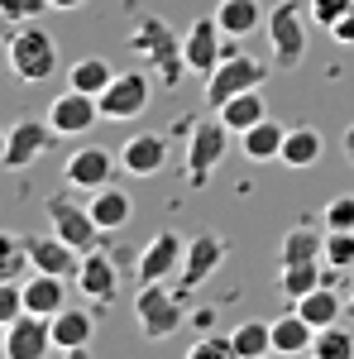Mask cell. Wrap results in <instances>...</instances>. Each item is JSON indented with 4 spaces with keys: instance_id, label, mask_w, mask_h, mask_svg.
Wrapping results in <instances>:
<instances>
[{
    "instance_id": "5b68a950",
    "label": "cell",
    "mask_w": 354,
    "mask_h": 359,
    "mask_svg": "<svg viewBox=\"0 0 354 359\" xmlns=\"http://www.w3.org/2000/svg\"><path fill=\"white\" fill-rule=\"evenodd\" d=\"M268 67L273 62H259V57H249V53H225L216 67H211V77H206V106L220 111L230 96L264 86L268 82Z\"/></svg>"
},
{
    "instance_id": "74e56055",
    "label": "cell",
    "mask_w": 354,
    "mask_h": 359,
    "mask_svg": "<svg viewBox=\"0 0 354 359\" xmlns=\"http://www.w3.org/2000/svg\"><path fill=\"white\" fill-rule=\"evenodd\" d=\"M43 10H53V5L48 0H0V15L15 20V25H34Z\"/></svg>"
},
{
    "instance_id": "7402d4cb",
    "label": "cell",
    "mask_w": 354,
    "mask_h": 359,
    "mask_svg": "<svg viewBox=\"0 0 354 359\" xmlns=\"http://www.w3.org/2000/svg\"><path fill=\"white\" fill-rule=\"evenodd\" d=\"M216 115L225 120V130L240 139L245 130H254L259 120H268V101H264V86H254V91H240V96H230V101H225Z\"/></svg>"
},
{
    "instance_id": "8d00e7d4",
    "label": "cell",
    "mask_w": 354,
    "mask_h": 359,
    "mask_svg": "<svg viewBox=\"0 0 354 359\" xmlns=\"http://www.w3.org/2000/svg\"><path fill=\"white\" fill-rule=\"evenodd\" d=\"M321 221H326V230H354V196H330Z\"/></svg>"
},
{
    "instance_id": "c3c4849f",
    "label": "cell",
    "mask_w": 354,
    "mask_h": 359,
    "mask_svg": "<svg viewBox=\"0 0 354 359\" xmlns=\"http://www.w3.org/2000/svg\"><path fill=\"white\" fill-rule=\"evenodd\" d=\"M259 359H273V355H259Z\"/></svg>"
},
{
    "instance_id": "83f0119b",
    "label": "cell",
    "mask_w": 354,
    "mask_h": 359,
    "mask_svg": "<svg viewBox=\"0 0 354 359\" xmlns=\"http://www.w3.org/2000/svg\"><path fill=\"white\" fill-rule=\"evenodd\" d=\"M292 306H297V311L311 321V326H316V331H326V326H335V321L345 316V302H340V292H335L330 283L311 287V292H306V297H297Z\"/></svg>"
},
{
    "instance_id": "4fadbf2b",
    "label": "cell",
    "mask_w": 354,
    "mask_h": 359,
    "mask_svg": "<svg viewBox=\"0 0 354 359\" xmlns=\"http://www.w3.org/2000/svg\"><path fill=\"white\" fill-rule=\"evenodd\" d=\"M20 240H25V254H29V269H34V273L77 278V264H82V254L67 245V240H57L53 230H48V235H20Z\"/></svg>"
},
{
    "instance_id": "cb8c5ba5",
    "label": "cell",
    "mask_w": 354,
    "mask_h": 359,
    "mask_svg": "<svg viewBox=\"0 0 354 359\" xmlns=\"http://www.w3.org/2000/svg\"><path fill=\"white\" fill-rule=\"evenodd\" d=\"M268 10L259 0H220L216 5V25L225 29V39H249L254 29H264Z\"/></svg>"
},
{
    "instance_id": "8fae6325",
    "label": "cell",
    "mask_w": 354,
    "mask_h": 359,
    "mask_svg": "<svg viewBox=\"0 0 354 359\" xmlns=\"http://www.w3.org/2000/svg\"><path fill=\"white\" fill-rule=\"evenodd\" d=\"M182 249H187V240H182L177 230H158V235L144 245V254H139V264H135L139 283H172L177 269H182Z\"/></svg>"
},
{
    "instance_id": "4316f807",
    "label": "cell",
    "mask_w": 354,
    "mask_h": 359,
    "mask_svg": "<svg viewBox=\"0 0 354 359\" xmlns=\"http://www.w3.org/2000/svg\"><path fill=\"white\" fill-rule=\"evenodd\" d=\"M326 254V235L316 225H292L278 245V264H316Z\"/></svg>"
},
{
    "instance_id": "603a6c76",
    "label": "cell",
    "mask_w": 354,
    "mask_h": 359,
    "mask_svg": "<svg viewBox=\"0 0 354 359\" xmlns=\"http://www.w3.org/2000/svg\"><path fill=\"white\" fill-rule=\"evenodd\" d=\"M311 340H316V326L301 316L297 306L273 321V355H311Z\"/></svg>"
},
{
    "instance_id": "2e32d148",
    "label": "cell",
    "mask_w": 354,
    "mask_h": 359,
    "mask_svg": "<svg viewBox=\"0 0 354 359\" xmlns=\"http://www.w3.org/2000/svg\"><path fill=\"white\" fill-rule=\"evenodd\" d=\"M77 292L91 297V302H101V306L115 302V292H120V273H115V259H110V254H101V249L82 254V264H77Z\"/></svg>"
},
{
    "instance_id": "d6986e66",
    "label": "cell",
    "mask_w": 354,
    "mask_h": 359,
    "mask_svg": "<svg viewBox=\"0 0 354 359\" xmlns=\"http://www.w3.org/2000/svg\"><path fill=\"white\" fill-rule=\"evenodd\" d=\"M86 211H91V221L101 225V235H115V230H125V225H130L135 201L120 192L115 182H106V187H96V192L86 196Z\"/></svg>"
},
{
    "instance_id": "6da1fadb",
    "label": "cell",
    "mask_w": 354,
    "mask_h": 359,
    "mask_svg": "<svg viewBox=\"0 0 354 359\" xmlns=\"http://www.w3.org/2000/svg\"><path fill=\"white\" fill-rule=\"evenodd\" d=\"M130 53L154 72V82L163 86H177L182 77H187V53H182V39L172 34V25L168 20H158V15H144L135 29H130Z\"/></svg>"
},
{
    "instance_id": "9c48e42d",
    "label": "cell",
    "mask_w": 354,
    "mask_h": 359,
    "mask_svg": "<svg viewBox=\"0 0 354 359\" xmlns=\"http://www.w3.org/2000/svg\"><path fill=\"white\" fill-rule=\"evenodd\" d=\"M149 91H154V72L149 67H130V72H115V82L96 96L101 120H135L149 111Z\"/></svg>"
},
{
    "instance_id": "ac0fdd59",
    "label": "cell",
    "mask_w": 354,
    "mask_h": 359,
    "mask_svg": "<svg viewBox=\"0 0 354 359\" xmlns=\"http://www.w3.org/2000/svg\"><path fill=\"white\" fill-rule=\"evenodd\" d=\"M163 163H168V135H158V130L125 139V149H120V168L130 177H154V172H163Z\"/></svg>"
},
{
    "instance_id": "e0dca14e",
    "label": "cell",
    "mask_w": 354,
    "mask_h": 359,
    "mask_svg": "<svg viewBox=\"0 0 354 359\" xmlns=\"http://www.w3.org/2000/svg\"><path fill=\"white\" fill-rule=\"evenodd\" d=\"M62 177H67V187H77V192H96V187H106L110 177H115V154L110 149H77L67 168H62Z\"/></svg>"
},
{
    "instance_id": "f35d334b",
    "label": "cell",
    "mask_w": 354,
    "mask_h": 359,
    "mask_svg": "<svg viewBox=\"0 0 354 359\" xmlns=\"http://www.w3.org/2000/svg\"><path fill=\"white\" fill-rule=\"evenodd\" d=\"M354 0H306V10H311V25H321V29H330L345 10H350Z\"/></svg>"
},
{
    "instance_id": "7c38bea8",
    "label": "cell",
    "mask_w": 354,
    "mask_h": 359,
    "mask_svg": "<svg viewBox=\"0 0 354 359\" xmlns=\"http://www.w3.org/2000/svg\"><path fill=\"white\" fill-rule=\"evenodd\" d=\"M96 120H101V106H96V96H86V91H72V86H67L62 96L48 101V125H53L62 139L86 135Z\"/></svg>"
},
{
    "instance_id": "30bf717a",
    "label": "cell",
    "mask_w": 354,
    "mask_h": 359,
    "mask_svg": "<svg viewBox=\"0 0 354 359\" xmlns=\"http://www.w3.org/2000/svg\"><path fill=\"white\" fill-rule=\"evenodd\" d=\"M53 144H57V130L48 120H15V125L5 130V163L0 168L25 172V168H34Z\"/></svg>"
},
{
    "instance_id": "ab89813d",
    "label": "cell",
    "mask_w": 354,
    "mask_h": 359,
    "mask_svg": "<svg viewBox=\"0 0 354 359\" xmlns=\"http://www.w3.org/2000/svg\"><path fill=\"white\" fill-rule=\"evenodd\" d=\"M330 39H335V43H345V48H354V5L350 10H345V15H340V20H335V25L326 29Z\"/></svg>"
},
{
    "instance_id": "f546056e",
    "label": "cell",
    "mask_w": 354,
    "mask_h": 359,
    "mask_svg": "<svg viewBox=\"0 0 354 359\" xmlns=\"http://www.w3.org/2000/svg\"><path fill=\"white\" fill-rule=\"evenodd\" d=\"M110 82H115V67H110L101 53H91V57H82V62L67 67V86H72V91H86V96H101Z\"/></svg>"
},
{
    "instance_id": "836d02e7",
    "label": "cell",
    "mask_w": 354,
    "mask_h": 359,
    "mask_svg": "<svg viewBox=\"0 0 354 359\" xmlns=\"http://www.w3.org/2000/svg\"><path fill=\"white\" fill-rule=\"evenodd\" d=\"M25 269H29L25 240H20V235H10V230H0V283H5V278H20Z\"/></svg>"
},
{
    "instance_id": "ffe728a7",
    "label": "cell",
    "mask_w": 354,
    "mask_h": 359,
    "mask_svg": "<svg viewBox=\"0 0 354 359\" xmlns=\"http://www.w3.org/2000/svg\"><path fill=\"white\" fill-rule=\"evenodd\" d=\"M53 321V350H91L96 340V316L86 306H62Z\"/></svg>"
},
{
    "instance_id": "277c9868",
    "label": "cell",
    "mask_w": 354,
    "mask_h": 359,
    "mask_svg": "<svg viewBox=\"0 0 354 359\" xmlns=\"http://www.w3.org/2000/svg\"><path fill=\"white\" fill-rule=\"evenodd\" d=\"M306 20H311V10L297 5V0H278L268 10V43H273V67H282V72H292L301 67V57H306Z\"/></svg>"
},
{
    "instance_id": "7bdbcfd3",
    "label": "cell",
    "mask_w": 354,
    "mask_h": 359,
    "mask_svg": "<svg viewBox=\"0 0 354 359\" xmlns=\"http://www.w3.org/2000/svg\"><path fill=\"white\" fill-rule=\"evenodd\" d=\"M57 359H91V350H57Z\"/></svg>"
},
{
    "instance_id": "7a4b0ae2",
    "label": "cell",
    "mask_w": 354,
    "mask_h": 359,
    "mask_svg": "<svg viewBox=\"0 0 354 359\" xmlns=\"http://www.w3.org/2000/svg\"><path fill=\"white\" fill-rule=\"evenodd\" d=\"M5 67L15 82H48L57 72V43L48 29L39 25H20L10 39H5Z\"/></svg>"
},
{
    "instance_id": "5bb4252c",
    "label": "cell",
    "mask_w": 354,
    "mask_h": 359,
    "mask_svg": "<svg viewBox=\"0 0 354 359\" xmlns=\"http://www.w3.org/2000/svg\"><path fill=\"white\" fill-rule=\"evenodd\" d=\"M48 350H53V321L25 311V316L5 331V350H0V355L5 359H48Z\"/></svg>"
},
{
    "instance_id": "f6af8a7d",
    "label": "cell",
    "mask_w": 354,
    "mask_h": 359,
    "mask_svg": "<svg viewBox=\"0 0 354 359\" xmlns=\"http://www.w3.org/2000/svg\"><path fill=\"white\" fill-rule=\"evenodd\" d=\"M0 163H5V130H0Z\"/></svg>"
},
{
    "instance_id": "52a82bcc",
    "label": "cell",
    "mask_w": 354,
    "mask_h": 359,
    "mask_svg": "<svg viewBox=\"0 0 354 359\" xmlns=\"http://www.w3.org/2000/svg\"><path fill=\"white\" fill-rule=\"evenodd\" d=\"M43 216H48V230H53L57 240H67L77 254L101 249V225L91 221V211H86L82 201H72V196H48V201H43Z\"/></svg>"
},
{
    "instance_id": "4dcf8cb0",
    "label": "cell",
    "mask_w": 354,
    "mask_h": 359,
    "mask_svg": "<svg viewBox=\"0 0 354 359\" xmlns=\"http://www.w3.org/2000/svg\"><path fill=\"white\" fill-rule=\"evenodd\" d=\"M230 340H235L240 359L273 355V321H240V326L230 331Z\"/></svg>"
},
{
    "instance_id": "484cf974",
    "label": "cell",
    "mask_w": 354,
    "mask_h": 359,
    "mask_svg": "<svg viewBox=\"0 0 354 359\" xmlns=\"http://www.w3.org/2000/svg\"><path fill=\"white\" fill-rule=\"evenodd\" d=\"M282 139H287V130H282L278 120H259L254 130L240 135V154H245L249 163H273V158L282 154Z\"/></svg>"
},
{
    "instance_id": "bcb514c9",
    "label": "cell",
    "mask_w": 354,
    "mask_h": 359,
    "mask_svg": "<svg viewBox=\"0 0 354 359\" xmlns=\"http://www.w3.org/2000/svg\"><path fill=\"white\" fill-rule=\"evenodd\" d=\"M5 331H10V326H0V350H5Z\"/></svg>"
},
{
    "instance_id": "3957f363",
    "label": "cell",
    "mask_w": 354,
    "mask_h": 359,
    "mask_svg": "<svg viewBox=\"0 0 354 359\" xmlns=\"http://www.w3.org/2000/svg\"><path fill=\"white\" fill-rule=\"evenodd\" d=\"M135 321H139V335L149 345H163V340H172V335L187 326V311H182V297L168 283H139Z\"/></svg>"
},
{
    "instance_id": "ee69618b",
    "label": "cell",
    "mask_w": 354,
    "mask_h": 359,
    "mask_svg": "<svg viewBox=\"0 0 354 359\" xmlns=\"http://www.w3.org/2000/svg\"><path fill=\"white\" fill-rule=\"evenodd\" d=\"M345 158H350V163H354V125H350V130H345Z\"/></svg>"
},
{
    "instance_id": "60d3db41",
    "label": "cell",
    "mask_w": 354,
    "mask_h": 359,
    "mask_svg": "<svg viewBox=\"0 0 354 359\" xmlns=\"http://www.w3.org/2000/svg\"><path fill=\"white\" fill-rule=\"evenodd\" d=\"M191 326L211 331V326H216V306H201V311H191Z\"/></svg>"
},
{
    "instance_id": "1f68e13d",
    "label": "cell",
    "mask_w": 354,
    "mask_h": 359,
    "mask_svg": "<svg viewBox=\"0 0 354 359\" xmlns=\"http://www.w3.org/2000/svg\"><path fill=\"white\" fill-rule=\"evenodd\" d=\"M311 359H354V331H345L340 321L326 326V331H316V340H311Z\"/></svg>"
},
{
    "instance_id": "44dd1931",
    "label": "cell",
    "mask_w": 354,
    "mask_h": 359,
    "mask_svg": "<svg viewBox=\"0 0 354 359\" xmlns=\"http://www.w3.org/2000/svg\"><path fill=\"white\" fill-rule=\"evenodd\" d=\"M62 306H67V278L34 273V269H29V278H25V311H34V316H57Z\"/></svg>"
},
{
    "instance_id": "8992f818",
    "label": "cell",
    "mask_w": 354,
    "mask_h": 359,
    "mask_svg": "<svg viewBox=\"0 0 354 359\" xmlns=\"http://www.w3.org/2000/svg\"><path fill=\"white\" fill-rule=\"evenodd\" d=\"M230 130H225V120H196L187 130V182L191 187H206L211 182V172L225 163V154H230Z\"/></svg>"
},
{
    "instance_id": "ba28073f",
    "label": "cell",
    "mask_w": 354,
    "mask_h": 359,
    "mask_svg": "<svg viewBox=\"0 0 354 359\" xmlns=\"http://www.w3.org/2000/svg\"><path fill=\"white\" fill-rule=\"evenodd\" d=\"M220 264H225V240H220L216 230H201V235H191L187 249H182V269H177V278H172V292L187 302L191 292L206 283V278L216 273Z\"/></svg>"
},
{
    "instance_id": "9a60e30c",
    "label": "cell",
    "mask_w": 354,
    "mask_h": 359,
    "mask_svg": "<svg viewBox=\"0 0 354 359\" xmlns=\"http://www.w3.org/2000/svg\"><path fill=\"white\" fill-rule=\"evenodd\" d=\"M220 39H225V29L216 25V15H201V20H191L187 39H182V53H187V72H196V77H211V67H216L220 57H225Z\"/></svg>"
},
{
    "instance_id": "e575fe53",
    "label": "cell",
    "mask_w": 354,
    "mask_h": 359,
    "mask_svg": "<svg viewBox=\"0 0 354 359\" xmlns=\"http://www.w3.org/2000/svg\"><path fill=\"white\" fill-rule=\"evenodd\" d=\"M25 316V278H5L0 283V326H15Z\"/></svg>"
},
{
    "instance_id": "f1b7e54d",
    "label": "cell",
    "mask_w": 354,
    "mask_h": 359,
    "mask_svg": "<svg viewBox=\"0 0 354 359\" xmlns=\"http://www.w3.org/2000/svg\"><path fill=\"white\" fill-rule=\"evenodd\" d=\"M326 283V264L316 259V264H278V292L287 297V302H297L306 297L311 287H321Z\"/></svg>"
},
{
    "instance_id": "d590c367",
    "label": "cell",
    "mask_w": 354,
    "mask_h": 359,
    "mask_svg": "<svg viewBox=\"0 0 354 359\" xmlns=\"http://www.w3.org/2000/svg\"><path fill=\"white\" fill-rule=\"evenodd\" d=\"M187 359H240V350H235V340H230V335H211V331H206L187 350Z\"/></svg>"
},
{
    "instance_id": "7dc6e473",
    "label": "cell",
    "mask_w": 354,
    "mask_h": 359,
    "mask_svg": "<svg viewBox=\"0 0 354 359\" xmlns=\"http://www.w3.org/2000/svg\"><path fill=\"white\" fill-rule=\"evenodd\" d=\"M350 292H354V283H350ZM350 316H354V297H350Z\"/></svg>"
},
{
    "instance_id": "d4e9b609",
    "label": "cell",
    "mask_w": 354,
    "mask_h": 359,
    "mask_svg": "<svg viewBox=\"0 0 354 359\" xmlns=\"http://www.w3.org/2000/svg\"><path fill=\"white\" fill-rule=\"evenodd\" d=\"M321 154H326V139H321V130H311V125H297V130H287V139H282V154H278V163L287 168H316L321 163Z\"/></svg>"
},
{
    "instance_id": "d6a6232c",
    "label": "cell",
    "mask_w": 354,
    "mask_h": 359,
    "mask_svg": "<svg viewBox=\"0 0 354 359\" xmlns=\"http://www.w3.org/2000/svg\"><path fill=\"white\" fill-rule=\"evenodd\" d=\"M321 264L335 273H354V230H326V254Z\"/></svg>"
},
{
    "instance_id": "b9f144b4",
    "label": "cell",
    "mask_w": 354,
    "mask_h": 359,
    "mask_svg": "<svg viewBox=\"0 0 354 359\" xmlns=\"http://www.w3.org/2000/svg\"><path fill=\"white\" fill-rule=\"evenodd\" d=\"M48 5H53V10H82L86 0H48Z\"/></svg>"
}]
</instances>
